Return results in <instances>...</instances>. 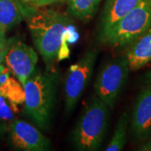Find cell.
<instances>
[{
    "instance_id": "6da1fadb",
    "label": "cell",
    "mask_w": 151,
    "mask_h": 151,
    "mask_svg": "<svg viewBox=\"0 0 151 151\" xmlns=\"http://www.w3.org/2000/svg\"><path fill=\"white\" fill-rule=\"evenodd\" d=\"M24 20L46 69L50 70L59 57L70 19L58 11L38 9Z\"/></svg>"
},
{
    "instance_id": "7a4b0ae2",
    "label": "cell",
    "mask_w": 151,
    "mask_h": 151,
    "mask_svg": "<svg viewBox=\"0 0 151 151\" xmlns=\"http://www.w3.org/2000/svg\"><path fill=\"white\" fill-rule=\"evenodd\" d=\"M109 107L97 96L87 102L71 132V142L76 150H98L107 135Z\"/></svg>"
},
{
    "instance_id": "3957f363",
    "label": "cell",
    "mask_w": 151,
    "mask_h": 151,
    "mask_svg": "<svg viewBox=\"0 0 151 151\" xmlns=\"http://www.w3.org/2000/svg\"><path fill=\"white\" fill-rule=\"evenodd\" d=\"M55 73L35 71L24 85V110L39 128L47 129L55 99Z\"/></svg>"
},
{
    "instance_id": "277c9868",
    "label": "cell",
    "mask_w": 151,
    "mask_h": 151,
    "mask_svg": "<svg viewBox=\"0 0 151 151\" xmlns=\"http://www.w3.org/2000/svg\"><path fill=\"white\" fill-rule=\"evenodd\" d=\"M151 28V0H140L113 27L98 35V40L111 47L128 46Z\"/></svg>"
},
{
    "instance_id": "5b68a950",
    "label": "cell",
    "mask_w": 151,
    "mask_h": 151,
    "mask_svg": "<svg viewBox=\"0 0 151 151\" xmlns=\"http://www.w3.org/2000/svg\"><path fill=\"white\" fill-rule=\"evenodd\" d=\"M129 65L125 55L108 60L100 69L94 83L95 94L113 108L128 80Z\"/></svg>"
},
{
    "instance_id": "8992f818",
    "label": "cell",
    "mask_w": 151,
    "mask_h": 151,
    "mask_svg": "<svg viewBox=\"0 0 151 151\" xmlns=\"http://www.w3.org/2000/svg\"><path fill=\"white\" fill-rule=\"evenodd\" d=\"M98 51H87L76 63L69 67L64 81L65 113L70 115L80 101L86 86L91 81Z\"/></svg>"
},
{
    "instance_id": "52a82bcc",
    "label": "cell",
    "mask_w": 151,
    "mask_h": 151,
    "mask_svg": "<svg viewBox=\"0 0 151 151\" xmlns=\"http://www.w3.org/2000/svg\"><path fill=\"white\" fill-rule=\"evenodd\" d=\"M4 63L10 72L24 86L28 78L35 71L38 62V55L29 45L10 38L6 41Z\"/></svg>"
},
{
    "instance_id": "ba28073f",
    "label": "cell",
    "mask_w": 151,
    "mask_h": 151,
    "mask_svg": "<svg viewBox=\"0 0 151 151\" xmlns=\"http://www.w3.org/2000/svg\"><path fill=\"white\" fill-rule=\"evenodd\" d=\"M9 141L13 148L23 151L50 150V140L26 121L14 119L9 124Z\"/></svg>"
},
{
    "instance_id": "9c48e42d",
    "label": "cell",
    "mask_w": 151,
    "mask_h": 151,
    "mask_svg": "<svg viewBox=\"0 0 151 151\" xmlns=\"http://www.w3.org/2000/svg\"><path fill=\"white\" fill-rule=\"evenodd\" d=\"M130 131L137 140H144L151 132V85L148 84L136 98L129 119Z\"/></svg>"
},
{
    "instance_id": "30bf717a",
    "label": "cell",
    "mask_w": 151,
    "mask_h": 151,
    "mask_svg": "<svg viewBox=\"0 0 151 151\" xmlns=\"http://www.w3.org/2000/svg\"><path fill=\"white\" fill-rule=\"evenodd\" d=\"M139 1L140 0H106L100 15L98 35L113 27L132 10Z\"/></svg>"
},
{
    "instance_id": "8fae6325",
    "label": "cell",
    "mask_w": 151,
    "mask_h": 151,
    "mask_svg": "<svg viewBox=\"0 0 151 151\" xmlns=\"http://www.w3.org/2000/svg\"><path fill=\"white\" fill-rule=\"evenodd\" d=\"M125 52L130 70H137L151 62V28L130 43Z\"/></svg>"
},
{
    "instance_id": "7c38bea8",
    "label": "cell",
    "mask_w": 151,
    "mask_h": 151,
    "mask_svg": "<svg viewBox=\"0 0 151 151\" xmlns=\"http://www.w3.org/2000/svg\"><path fill=\"white\" fill-rule=\"evenodd\" d=\"M35 10L24 9L18 0H0V26L7 32Z\"/></svg>"
},
{
    "instance_id": "4fadbf2b",
    "label": "cell",
    "mask_w": 151,
    "mask_h": 151,
    "mask_svg": "<svg viewBox=\"0 0 151 151\" xmlns=\"http://www.w3.org/2000/svg\"><path fill=\"white\" fill-rule=\"evenodd\" d=\"M0 94L17 106L24 103V86L4 64L0 65Z\"/></svg>"
},
{
    "instance_id": "5bb4252c",
    "label": "cell",
    "mask_w": 151,
    "mask_h": 151,
    "mask_svg": "<svg viewBox=\"0 0 151 151\" xmlns=\"http://www.w3.org/2000/svg\"><path fill=\"white\" fill-rule=\"evenodd\" d=\"M102 0H67V12L83 22L92 19Z\"/></svg>"
},
{
    "instance_id": "9a60e30c",
    "label": "cell",
    "mask_w": 151,
    "mask_h": 151,
    "mask_svg": "<svg viewBox=\"0 0 151 151\" xmlns=\"http://www.w3.org/2000/svg\"><path fill=\"white\" fill-rule=\"evenodd\" d=\"M129 124V116L127 112H123L119 117L113 137L106 147L107 151H120L127 142V132Z\"/></svg>"
},
{
    "instance_id": "2e32d148",
    "label": "cell",
    "mask_w": 151,
    "mask_h": 151,
    "mask_svg": "<svg viewBox=\"0 0 151 151\" xmlns=\"http://www.w3.org/2000/svg\"><path fill=\"white\" fill-rule=\"evenodd\" d=\"M18 113V106L0 94V120L12 121Z\"/></svg>"
},
{
    "instance_id": "e0dca14e",
    "label": "cell",
    "mask_w": 151,
    "mask_h": 151,
    "mask_svg": "<svg viewBox=\"0 0 151 151\" xmlns=\"http://www.w3.org/2000/svg\"><path fill=\"white\" fill-rule=\"evenodd\" d=\"M26 9H38L58 3V0H18Z\"/></svg>"
},
{
    "instance_id": "ac0fdd59",
    "label": "cell",
    "mask_w": 151,
    "mask_h": 151,
    "mask_svg": "<svg viewBox=\"0 0 151 151\" xmlns=\"http://www.w3.org/2000/svg\"><path fill=\"white\" fill-rule=\"evenodd\" d=\"M7 46L6 43H0V65L4 63Z\"/></svg>"
},
{
    "instance_id": "d6986e66",
    "label": "cell",
    "mask_w": 151,
    "mask_h": 151,
    "mask_svg": "<svg viewBox=\"0 0 151 151\" xmlns=\"http://www.w3.org/2000/svg\"><path fill=\"white\" fill-rule=\"evenodd\" d=\"M138 150L141 151H151V139L145 142L142 145L139 147Z\"/></svg>"
},
{
    "instance_id": "ffe728a7",
    "label": "cell",
    "mask_w": 151,
    "mask_h": 151,
    "mask_svg": "<svg viewBox=\"0 0 151 151\" xmlns=\"http://www.w3.org/2000/svg\"><path fill=\"white\" fill-rule=\"evenodd\" d=\"M6 31L0 26V43H6Z\"/></svg>"
},
{
    "instance_id": "44dd1931",
    "label": "cell",
    "mask_w": 151,
    "mask_h": 151,
    "mask_svg": "<svg viewBox=\"0 0 151 151\" xmlns=\"http://www.w3.org/2000/svg\"><path fill=\"white\" fill-rule=\"evenodd\" d=\"M145 82L146 84H150L151 85V70L147 73V75L145 76Z\"/></svg>"
},
{
    "instance_id": "7402d4cb",
    "label": "cell",
    "mask_w": 151,
    "mask_h": 151,
    "mask_svg": "<svg viewBox=\"0 0 151 151\" xmlns=\"http://www.w3.org/2000/svg\"><path fill=\"white\" fill-rule=\"evenodd\" d=\"M4 131H5V126H4V124H0V138H1L2 135L4 134Z\"/></svg>"
},
{
    "instance_id": "603a6c76",
    "label": "cell",
    "mask_w": 151,
    "mask_h": 151,
    "mask_svg": "<svg viewBox=\"0 0 151 151\" xmlns=\"http://www.w3.org/2000/svg\"><path fill=\"white\" fill-rule=\"evenodd\" d=\"M67 0H58V3H65Z\"/></svg>"
}]
</instances>
